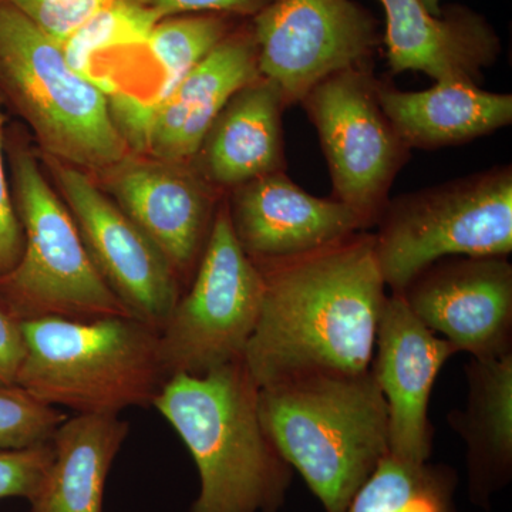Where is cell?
Returning a JSON list of instances; mask_svg holds the SVG:
<instances>
[{"label": "cell", "mask_w": 512, "mask_h": 512, "mask_svg": "<svg viewBox=\"0 0 512 512\" xmlns=\"http://www.w3.org/2000/svg\"><path fill=\"white\" fill-rule=\"evenodd\" d=\"M256 266L261 312L242 359L256 386L369 372L387 298L373 234L356 232L312 254Z\"/></svg>", "instance_id": "1"}, {"label": "cell", "mask_w": 512, "mask_h": 512, "mask_svg": "<svg viewBox=\"0 0 512 512\" xmlns=\"http://www.w3.org/2000/svg\"><path fill=\"white\" fill-rule=\"evenodd\" d=\"M244 362L167 379L153 407L177 431L200 474L190 512H279L292 467L269 439Z\"/></svg>", "instance_id": "2"}, {"label": "cell", "mask_w": 512, "mask_h": 512, "mask_svg": "<svg viewBox=\"0 0 512 512\" xmlns=\"http://www.w3.org/2000/svg\"><path fill=\"white\" fill-rule=\"evenodd\" d=\"M269 439L326 512H346L389 456L387 404L372 370L296 377L258 389Z\"/></svg>", "instance_id": "3"}, {"label": "cell", "mask_w": 512, "mask_h": 512, "mask_svg": "<svg viewBox=\"0 0 512 512\" xmlns=\"http://www.w3.org/2000/svg\"><path fill=\"white\" fill-rule=\"evenodd\" d=\"M5 154L25 248L15 268L0 276L3 303L22 322L131 316L94 266L25 126H6Z\"/></svg>", "instance_id": "4"}, {"label": "cell", "mask_w": 512, "mask_h": 512, "mask_svg": "<svg viewBox=\"0 0 512 512\" xmlns=\"http://www.w3.org/2000/svg\"><path fill=\"white\" fill-rule=\"evenodd\" d=\"M18 386L77 414L153 406L167 382L158 332L131 316L25 320Z\"/></svg>", "instance_id": "5"}, {"label": "cell", "mask_w": 512, "mask_h": 512, "mask_svg": "<svg viewBox=\"0 0 512 512\" xmlns=\"http://www.w3.org/2000/svg\"><path fill=\"white\" fill-rule=\"evenodd\" d=\"M0 101L42 156L94 175L130 153L99 84L74 72L62 46L2 0Z\"/></svg>", "instance_id": "6"}, {"label": "cell", "mask_w": 512, "mask_h": 512, "mask_svg": "<svg viewBox=\"0 0 512 512\" xmlns=\"http://www.w3.org/2000/svg\"><path fill=\"white\" fill-rule=\"evenodd\" d=\"M375 227L377 266L393 293L440 259L507 258L512 252L511 165L390 198Z\"/></svg>", "instance_id": "7"}, {"label": "cell", "mask_w": 512, "mask_h": 512, "mask_svg": "<svg viewBox=\"0 0 512 512\" xmlns=\"http://www.w3.org/2000/svg\"><path fill=\"white\" fill-rule=\"evenodd\" d=\"M225 195L195 274L158 332L167 379L244 359L258 322L264 282L232 232Z\"/></svg>", "instance_id": "8"}, {"label": "cell", "mask_w": 512, "mask_h": 512, "mask_svg": "<svg viewBox=\"0 0 512 512\" xmlns=\"http://www.w3.org/2000/svg\"><path fill=\"white\" fill-rule=\"evenodd\" d=\"M299 104L318 131L333 198L375 227L410 148L382 109L372 63L326 77Z\"/></svg>", "instance_id": "9"}, {"label": "cell", "mask_w": 512, "mask_h": 512, "mask_svg": "<svg viewBox=\"0 0 512 512\" xmlns=\"http://www.w3.org/2000/svg\"><path fill=\"white\" fill-rule=\"evenodd\" d=\"M39 158L103 281L133 318L160 332L184 292L173 266L92 175L53 157Z\"/></svg>", "instance_id": "10"}, {"label": "cell", "mask_w": 512, "mask_h": 512, "mask_svg": "<svg viewBox=\"0 0 512 512\" xmlns=\"http://www.w3.org/2000/svg\"><path fill=\"white\" fill-rule=\"evenodd\" d=\"M251 23L261 74L288 107L326 77L372 63L383 43L379 20L356 0H274Z\"/></svg>", "instance_id": "11"}, {"label": "cell", "mask_w": 512, "mask_h": 512, "mask_svg": "<svg viewBox=\"0 0 512 512\" xmlns=\"http://www.w3.org/2000/svg\"><path fill=\"white\" fill-rule=\"evenodd\" d=\"M97 185L160 249L184 289L190 284L225 194L190 161L128 153L92 175Z\"/></svg>", "instance_id": "12"}, {"label": "cell", "mask_w": 512, "mask_h": 512, "mask_svg": "<svg viewBox=\"0 0 512 512\" xmlns=\"http://www.w3.org/2000/svg\"><path fill=\"white\" fill-rule=\"evenodd\" d=\"M431 330L471 357L512 353V265L500 256H450L400 292Z\"/></svg>", "instance_id": "13"}, {"label": "cell", "mask_w": 512, "mask_h": 512, "mask_svg": "<svg viewBox=\"0 0 512 512\" xmlns=\"http://www.w3.org/2000/svg\"><path fill=\"white\" fill-rule=\"evenodd\" d=\"M456 353L410 311L400 293L387 295L370 370L386 400L392 456L429 461L434 437L431 392L440 370Z\"/></svg>", "instance_id": "14"}, {"label": "cell", "mask_w": 512, "mask_h": 512, "mask_svg": "<svg viewBox=\"0 0 512 512\" xmlns=\"http://www.w3.org/2000/svg\"><path fill=\"white\" fill-rule=\"evenodd\" d=\"M225 197L232 232L255 264L289 261L367 231L355 211L333 197L309 194L285 171L249 181Z\"/></svg>", "instance_id": "15"}, {"label": "cell", "mask_w": 512, "mask_h": 512, "mask_svg": "<svg viewBox=\"0 0 512 512\" xmlns=\"http://www.w3.org/2000/svg\"><path fill=\"white\" fill-rule=\"evenodd\" d=\"M390 73L420 72L436 83L480 82L501 55L500 36L484 15L450 5L431 15L420 0H379Z\"/></svg>", "instance_id": "16"}, {"label": "cell", "mask_w": 512, "mask_h": 512, "mask_svg": "<svg viewBox=\"0 0 512 512\" xmlns=\"http://www.w3.org/2000/svg\"><path fill=\"white\" fill-rule=\"evenodd\" d=\"M261 76L254 29L244 20L153 106L144 154L191 161L222 107Z\"/></svg>", "instance_id": "17"}, {"label": "cell", "mask_w": 512, "mask_h": 512, "mask_svg": "<svg viewBox=\"0 0 512 512\" xmlns=\"http://www.w3.org/2000/svg\"><path fill=\"white\" fill-rule=\"evenodd\" d=\"M284 94L261 76L239 89L212 121L190 163L222 194L285 171Z\"/></svg>", "instance_id": "18"}, {"label": "cell", "mask_w": 512, "mask_h": 512, "mask_svg": "<svg viewBox=\"0 0 512 512\" xmlns=\"http://www.w3.org/2000/svg\"><path fill=\"white\" fill-rule=\"evenodd\" d=\"M382 109L412 150L458 146L512 123V96L487 92L476 83L441 82L406 92L379 80Z\"/></svg>", "instance_id": "19"}, {"label": "cell", "mask_w": 512, "mask_h": 512, "mask_svg": "<svg viewBox=\"0 0 512 512\" xmlns=\"http://www.w3.org/2000/svg\"><path fill=\"white\" fill-rule=\"evenodd\" d=\"M467 402L447 423L467 446L471 498L485 504L512 471V353L471 357L464 367Z\"/></svg>", "instance_id": "20"}, {"label": "cell", "mask_w": 512, "mask_h": 512, "mask_svg": "<svg viewBox=\"0 0 512 512\" xmlns=\"http://www.w3.org/2000/svg\"><path fill=\"white\" fill-rule=\"evenodd\" d=\"M130 424L119 414H76L57 427L53 460L30 512H103L104 490Z\"/></svg>", "instance_id": "21"}, {"label": "cell", "mask_w": 512, "mask_h": 512, "mask_svg": "<svg viewBox=\"0 0 512 512\" xmlns=\"http://www.w3.org/2000/svg\"><path fill=\"white\" fill-rule=\"evenodd\" d=\"M456 471L392 454L359 488L346 512H456Z\"/></svg>", "instance_id": "22"}, {"label": "cell", "mask_w": 512, "mask_h": 512, "mask_svg": "<svg viewBox=\"0 0 512 512\" xmlns=\"http://www.w3.org/2000/svg\"><path fill=\"white\" fill-rule=\"evenodd\" d=\"M244 20L225 13H183L158 20L144 47L164 69V80L148 109L173 92L181 80L231 35ZM151 119V117H150Z\"/></svg>", "instance_id": "23"}, {"label": "cell", "mask_w": 512, "mask_h": 512, "mask_svg": "<svg viewBox=\"0 0 512 512\" xmlns=\"http://www.w3.org/2000/svg\"><path fill=\"white\" fill-rule=\"evenodd\" d=\"M158 20L131 0H113L63 43L67 63L93 80L94 56L116 47L144 46Z\"/></svg>", "instance_id": "24"}, {"label": "cell", "mask_w": 512, "mask_h": 512, "mask_svg": "<svg viewBox=\"0 0 512 512\" xmlns=\"http://www.w3.org/2000/svg\"><path fill=\"white\" fill-rule=\"evenodd\" d=\"M66 414L19 386H0V451L49 443Z\"/></svg>", "instance_id": "25"}, {"label": "cell", "mask_w": 512, "mask_h": 512, "mask_svg": "<svg viewBox=\"0 0 512 512\" xmlns=\"http://www.w3.org/2000/svg\"><path fill=\"white\" fill-rule=\"evenodd\" d=\"M62 46L113 0H2Z\"/></svg>", "instance_id": "26"}, {"label": "cell", "mask_w": 512, "mask_h": 512, "mask_svg": "<svg viewBox=\"0 0 512 512\" xmlns=\"http://www.w3.org/2000/svg\"><path fill=\"white\" fill-rule=\"evenodd\" d=\"M53 460V444L0 451V500L3 498H35Z\"/></svg>", "instance_id": "27"}, {"label": "cell", "mask_w": 512, "mask_h": 512, "mask_svg": "<svg viewBox=\"0 0 512 512\" xmlns=\"http://www.w3.org/2000/svg\"><path fill=\"white\" fill-rule=\"evenodd\" d=\"M6 126L5 107L0 101V276L9 274L15 268L25 248V235L13 202L6 165Z\"/></svg>", "instance_id": "28"}, {"label": "cell", "mask_w": 512, "mask_h": 512, "mask_svg": "<svg viewBox=\"0 0 512 512\" xmlns=\"http://www.w3.org/2000/svg\"><path fill=\"white\" fill-rule=\"evenodd\" d=\"M157 20L183 13H225L254 19L274 0H131Z\"/></svg>", "instance_id": "29"}, {"label": "cell", "mask_w": 512, "mask_h": 512, "mask_svg": "<svg viewBox=\"0 0 512 512\" xmlns=\"http://www.w3.org/2000/svg\"><path fill=\"white\" fill-rule=\"evenodd\" d=\"M25 355L23 322L0 299V386H18Z\"/></svg>", "instance_id": "30"}, {"label": "cell", "mask_w": 512, "mask_h": 512, "mask_svg": "<svg viewBox=\"0 0 512 512\" xmlns=\"http://www.w3.org/2000/svg\"><path fill=\"white\" fill-rule=\"evenodd\" d=\"M423 3L424 8L429 10L431 15L440 16L443 13V6H441V0H420Z\"/></svg>", "instance_id": "31"}]
</instances>
